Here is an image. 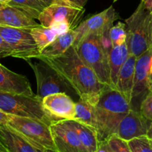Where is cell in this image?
I'll list each match as a JSON object with an SVG mask.
<instances>
[{"mask_svg":"<svg viewBox=\"0 0 152 152\" xmlns=\"http://www.w3.org/2000/svg\"><path fill=\"white\" fill-rule=\"evenodd\" d=\"M49 64L75 91L80 99L95 105L106 86L101 84L95 73L82 61L74 46L62 55L53 58L37 56Z\"/></svg>","mask_w":152,"mask_h":152,"instance_id":"cell-1","label":"cell"},{"mask_svg":"<svg viewBox=\"0 0 152 152\" xmlns=\"http://www.w3.org/2000/svg\"><path fill=\"white\" fill-rule=\"evenodd\" d=\"M95 107L99 142L116 134L121 120L132 108L125 96L110 86H105Z\"/></svg>","mask_w":152,"mask_h":152,"instance_id":"cell-2","label":"cell"},{"mask_svg":"<svg viewBox=\"0 0 152 152\" xmlns=\"http://www.w3.org/2000/svg\"><path fill=\"white\" fill-rule=\"evenodd\" d=\"M74 47L82 61L95 73L100 83L112 88L109 51L103 46L100 37L86 36Z\"/></svg>","mask_w":152,"mask_h":152,"instance_id":"cell-3","label":"cell"},{"mask_svg":"<svg viewBox=\"0 0 152 152\" xmlns=\"http://www.w3.org/2000/svg\"><path fill=\"white\" fill-rule=\"evenodd\" d=\"M0 109L7 114L37 119L49 126L58 121L48 114L37 94L27 96L0 91Z\"/></svg>","mask_w":152,"mask_h":152,"instance_id":"cell-4","label":"cell"},{"mask_svg":"<svg viewBox=\"0 0 152 152\" xmlns=\"http://www.w3.org/2000/svg\"><path fill=\"white\" fill-rule=\"evenodd\" d=\"M151 18V14L141 1L134 13L125 20L129 54L137 58L150 48L149 25Z\"/></svg>","mask_w":152,"mask_h":152,"instance_id":"cell-5","label":"cell"},{"mask_svg":"<svg viewBox=\"0 0 152 152\" xmlns=\"http://www.w3.org/2000/svg\"><path fill=\"white\" fill-rule=\"evenodd\" d=\"M85 9L72 4L53 3L45 7L38 16L40 24L55 30L58 35L74 30L81 22Z\"/></svg>","mask_w":152,"mask_h":152,"instance_id":"cell-6","label":"cell"},{"mask_svg":"<svg viewBox=\"0 0 152 152\" xmlns=\"http://www.w3.org/2000/svg\"><path fill=\"white\" fill-rule=\"evenodd\" d=\"M7 125L13 128L37 146L46 150L57 151L50 126L37 119L8 114Z\"/></svg>","mask_w":152,"mask_h":152,"instance_id":"cell-7","label":"cell"},{"mask_svg":"<svg viewBox=\"0 0 152 152\" xmlns=\"http://www.w3.org/2000/svg\"><path fill=\"white\" fill-rule=\"evenodd\" d=\"M37 80V95L43 99L49 94L69 90L70 86L53 68L42 59L33 58L27 60Z\"/></svg>","mask_w":152,"mask_h":152,"instance_id":"cell-8","label":"cell"},{"mask_svg":"<svg viewBox=\"0 0 152 152\" xmlns=\"http://www.w3.org/2000/svg\"><path fill=\"white\" fill-rule=\"evenodd\" d=\"M0 35L11 48L13 57L27 61L40 54V50L31 34V29L0 25Z\"/></svg>","mask_w":152,"mask_h":152,"instance_id":"cell-9","label":"cell"},{"mask_svg":"<svg viewBox=\"0 0 152 152\" xmlns=\"http://www.w3.org/2000/svg\"><path fill=\"white\" fill-rule=\"evenodd\" d=\"M119 19V14L113 6H110L99 13L93 15L80 22L75 28V39L73 46L77 45L83 37L96 35L100 37H107L113 22Z\"/></svg>","mask_w":152,"mask_h":152,"instance_id":"cell-10","label":"cell"},{"mask_svg":"<svg viewBox=\"0 0 152 152\" xmlns=\"http://www.w3.org/2000/svg\"><path fill=\"white\" fill-rule=\"evenodd\" d=\"M50 129L57 151L89 152L65 120L52 123Z\"/></svg>","mask_w":152,"mask_h":152,"instance_id":"cell-11","label":"cell"},{"mask_svg":"<svg viewBox=\"0 0 152 152\" xmlns=\"http://www.w3.org/2000/svg\"><path fill=\"white\" fill-rule=\"evenodd\" d=\"M42 103L48 114L56 120H75L76 103L64 92L45 96Z\"/></svg>","mask_w":152,"mask_h":152,"instance_id":"cell-12","label":"cell"},{"mask_svg":"<svg viewBox=\"0 0 152 152\" xmlns=\"http://www.w3.org/2000/svg\"><path fill=\"white\" fill-rule=\"evenodd\" d=\"M150 123L151 121L145 118L139 111L131 108L121 120L115 134L126 141L146 136Z\"/></svg>","mask_w":152,"mask_h":152,"instance_id":"cell-13","label":"cell"},{"mask_svg":"<svg viewBox=\"0 0 152 152\" xmlns=\"http://www.w3.org/2000/svg\"><path fill=\"white\" fill-rule=\"evenodd\" d=\"M152 48L137 57L135 65L134 85L131 93V102L135 99H142L149 93V74H150L151 59Z\"/></svg>","mask_w":152,"mask_h":152,"instance_id":"cell-14","label":"cell"},{"mask_svg":"<svg viewBox=\"0 0 152 152\" xmlns=\"http://www.w3.org/2000/svg\"><path fill=\"white\" fill-rule=\"evenodd\" d=\"M0 142L7 152H46L7 124H0Z\"/></svg>","mask_w":152,"mask_h":152,"instance_id":"cell-15","label":"cell"},{"mask_svg":"<svg viewBox=\"0 0 152 152\" xmlns=\"http://www.w3.org/2000/svg\"><path fill=\"white\" fill-rule=\"evenodd\" d=\"M0 91L13 94L35 95L29 81L25 76L13 72L7 68L0 72Z\"/></svg>","mask_w":152,"mask_h":152,"instance_id":"cell-16","label":"cell"},{"mask_svg":"<svg viewBox=\"0 0 152 152\" xmlns=\"http://www.w3.org/2000/svg\"><path fill=\"white\" fill-rule=\"evenodd\" d=\"M40 25L34 18L17 7L5 5L0 9V25L31 29Z\"/></svg>","mask_w":152,"mask_h":152,"instance_id":"cell-17","label":"cell"},{"mask_svg":"<svg viewBox=\"0 0 152 152\" xmlns=\"http://www.w3.org/2000/svg\"><path fill=\"white\" fill-rule=\"evenodd\" d=\"M137 58L129 54L126 61L121 68L118 76L116 89L119 91L127 99L131 102V93L134 85L135 65Z\"/></svg>","mask_w":152,"mask_h":152,"instance_id":"cell-18","label":"cell"},{"mask_svg":"<svg viewBox=\"0 0 152 152\" xmlns=\"http://www.w3.org/2000/svg\"><path fill=\"white\" fill-rule=\"evenodd\" d=\"M75 39V30H69L60 34L50 44L40 51L38 56L44 58H53L65 53L71 46L73 45Z\"/></svg>","mask_w":152,"mask_h":152,"instance_id":"cell-19","label":"cell"},{"mask_svg":"<svg viewBox=\"0 0 152 152\" xmlns=\"http://www.w3.org/2000/svg\"><path fill=\"white\" fill-rule=\"evenodd\" d=\"M67 124L75 131L85 148L89 152H95L99 140L96 130L91 126L75 120H65Z\"/></svg>","mask_w":152,"mask_h":152,"instance_id":"cell-20","label":"cell"},{"mask_svg":"<svg viewBox=\"0 0 152 152\" xmlns=\"http://www.w3.org/2000/svg\"><path fill=\"white\" fill-rule=\"evenodd\" d=\"M128 56L129 51L126 42L120 45L112 47L109 51V65L111 86L113 88L116 89L119 73Z\"/></svg>","mask_w":152,"mask_h":152,"instance_id":"cell-21","label":"cell"},{"mask_svg":"<svg viewBox=\"0 0 152 152\" xmlns=\"http://www.w3.org/2000/svg\"><path fill=\"white\" fill-rule=\"evenodd\" d=\"M75 120L91 126L96 130L97 119L95 107L86 101L80 99L76 102Z\"/></svg>","mask_w":152,"mask_h":152,"instance_id":"cell-22","label":"cell"},{"mask_svg":"<svg viewBox=\"0 0 152 152\" xmlns=\"http://www.w3.org/2000/svg\"><path fill=\"white\" fill-rule=\"evenodd\" d=\"M31 34L40 51L54 41L58 36L55 30L41 25L31 28Z\"/></svg>","mask_w":152,"mask_h":152,"instance_id":"cell-23","label":"cell"},{"mask_svg":"<svg viewBox=\"0 0 152 152\" xmlns=\"http://www.w3.org/2000/svg\"><path fill=\"white\" fill-rule=\"evenodd\" d=\"M10 3L9 5L23 10L34 19H38L39 15L45 8L43 5H41L35 0H10Z\"/></svg>","mask_w":152,"mask_h":152,"instance_id":"cell-24","label":"cell"},{"mask_svg":"<svg viewBox=\"0 0 152 152\" xmlns=\"http://www.w3.org/2000/svg\"><path fill=\"white\" fill-rule=\"evenodd\" d=\"M108 36L112 47L120 45L125 43L127 39L125 23L119 22L116 25H113L109 31Z\"/></svg>","mask_w":152,"mask_h":152,"instance_id":"cell-25","label":"cell"},{"mask_svg":"<svg viewBox=\"0 0 152 152\" xmlns=\"http://www.w3.org/2000/svg\"><path fill=\"white\" fill-rule=\"evenodd\" d=\"M128 142L132 152H152V145L146 136L134 138Z\"/></svg>","mask_w":152,"mask_h":152,"instance_id":"cell-26","label":"cell"},{"mask_svg":"<svg viewBox=\"0 0 152 152\" xmlns=\"http://www.w3.org/2000/svg\"><path fill=\"white\" fill-rule=\"evenodd\" d=\"M112 152H132L128 141L113 134L107 140Z\"/></svg>","mask_w":152,"mask_h":152,"instance_id":"cell-27","label":"cell"},{"mask_svg":"<svg viewBox=\"0 0 152 152\" xmlns=\"http://www.w3.org/2000/svg\"><path fill=\"white\" fill-rule=\"evenodd\" d=\"M139 112L149 121H152V93L149 92L142 100L139 106Z\"/></svg>","mask_w":152,"mask_h":152,"instance_id":"cell-28","label":"cell"},{"mask_svg":"<svg viewBox=\"0 0 152 152\" xmlns=\"http://www.w3.org/2000/svg\"><path fill=\"white\" fill-rule=\"evenodd\" d=\"M12 49L8 44L6 42L2 37L0 35V58H4L7 56H11Z\"/></svg>","mask_w":152,"mask_h":152,"instance_id":"cell-29","label":"cell"},{"mask_svg":"<svg viewBox=\"0 0 152 152\" xmlns=\"http://www.w3.org/2000/svg\"><path fill=\"white\" fill-rule=\"evenodd\" d=\"M95 152H112V151L109 146L108 143H107V141L104 140L100 141L99 143H98V148Z\"/></svg>","mask_w":152,"mask_h":152,"instance_id":"cell-30","label":"cell"},{"mask_svg":"<svg viewBox=\"0 0 152 152\" xmlns=\"http://www.w3.org/2000/svg\"><path fill=\"white\" fill-rule=\"evenodd\" d=\"M66 1L71 4H72V5L84 8L85 5H86L89 0H66Z\"/></svg>","mask_w":152,"mask_h":152,"instance_id":"cell-31","label":"cell"},{"mask_svg":"<svg viewBox=\"0 0 152 152\" xmlns=\"http://www.w3.org/2000/svg\"><path fill=\"white\" fill-rule=\"evenodd\" d=\"M8 121V114L0 109V124H7Z\"/></svg>","mask_w":152,"mask_h":152,"instance_id":"cell-32","label":"cell"},{"mask_svg":"<svg viewBox=\"0 0 152 152\" xmlns=\"http://www.w3.org/2000/svg\"><path fill=\"white\" fill-rule=\"evenodd\" d=\"M144 4L145 7L149 11L152 16V0H141Z\"/></svg>","mask_w":152,"mask_h":152,"instance_id":"cell-33","label":"cell"},{"mask_svg":"<svg viewBox=\"0 0 152 152\" xmlns=\"http://www.w3.org/2000/svg\"><path fill=\"white\" fill-rule=\"evenodd\" d=\"M35 1H37L38 3H40V4H41V5H43L44 7H48V6H49L50 4L55 3L53 0H35Z\"/></svg>","mask_w":152,"mask_h":152,"instance_id":"cell-34","label":"cell"},{"mask_svg":"<svg viewBox=\"0 0 152 152\" xmlns=\"http://www.w3.org/2000/svg\"><path fill=\"white\" fill-rule=\"evenodd\" d=\"M149 92H151L152 93V56H151V59L150 74H149Z\"/></svg>","mask_w":152,"mask_h":152,"instance_id":"cell-35","label":"cell"},{"mask_svg":"<svg viewBox=\"0 0 152 152\" xmlns=\"http://www.w3.org/2000/svg\"><path fill=\"white\" fill-rule=\"evenodd\" d=\"M146 137H147L151 141H152V121H151L150 126H149L148 129Z\"/></svg>","mask_w":152,"mask_h":152,"instance_id":"cell-36","label":"cell"},{"mask_svg":"<svg viewBox=\"0 0 152 152\" xmlns=\"http://www.w3.org/2000/svg\"><path fill=\"white\" fill-rule=\"evenodd\" d=\"M149 33H150V44L151 47L152 46V18L150 21V25H149Z\"/></svg>","mask_w":152,"mask_h":152,"instance_id":"cell-37","label":"cell"},{"mask_svg":"<svg viewBox=\"0 0 152 152\" xmlns=\"http://www.w3.org/2000/svg\"><path fill=\"white\" fill-rule=\"evenodd\" d=\"M55 3H58V4H71L69 3L66 0H53Z\"/></svg>","mask_w":152,"mask_h":152,"instance_id":"cell-38","label":"cell"},{"mask_svg":"<svg viewBox=\"0 0 152 152\" xmlns=\"http://www.w3.org/2000/svg\"><path fill=\"white\" fill-rule=\"evenodd\" d=\"M0 2L3 3V4H7V5H9L10 3V0H0Z\"/></svg>","mask_w":152,"mask_h":152,"instance_id":"cell-39","label":"cell"},{"mask_svg":"<svg viewBox=\"0 0 152 152\" xmlns=\"http://www.w3.org/2000/svg\"><path fill=\"white\" fill-rule=\"evenodd\" d=\"M0 152H7V151H6L5 148L3 147L2 145H1V142H0Z\"/></svg>","mask_w":152,"mask_h":152,"instance_id":"cell-40","label":"cell"},{"mask_svg":"<svg viewBox=\"0 0 152 152\" xmlns=\"http://www.w3.org/2000/svg\"><path fill=\"white\" fill-rule=\"evenodd\" d=\"M4 68H5V67H4V65H2L1 63H0V72H1V71L4 70Z\"/></svg>","mask_w":152,"mask_h":152,"instance_id":"cell-41","label":"cell"},{"mask_svg":"<svg viewBox=\"0 0 152 152\" xmlns=\"http://www.w3.org/2000/svg\"><path fill=\"white\" fill-rule=\"evenodd\" d=\"M5 5H7V4H3V3L0 2V9H1V8H2V7H4V6H5Z\"/></svg>","mask_w":152,"mask_h":152,"instance_id":"cell-42","label":"cell"},{"mask_svg":"<svg viewBox=\"0 0 152 152\" xmlns=\"http://www.w3.org/2000/svg\"><path fill=\"white\" fill-rule=\"evenodd\" d=\"M46 152H58V151H52V150H47V151H46Z\"/></svg>","mask_w":152,"mask_h":152,"instance_id":"cell-43","label":"cell"},{"mask_svg":"<svg viewBox=\"0 0 152 152\" xmlns=\"http://www.w3.org/2000/svg\"><path fill=\"white\" fill-rule=\"evenodd\" d=\"M118 1V0H113V1H114V2H115V1Z\"/></svg>","mask_w":152,"mask_h":152,"instance_id":"cell-44","label":"cell"},{"mask_svg":"<svg viewBox=\"0 0 152 152\" xmlns=\"http://www.w3.org/2000/svg\"><path fill=\"white\" fill-rule=\"evenodd\" d=\"M151 141V140H150ZM151 145H152V141H151Z\"/></svg>","mask_w":152,"mask_h":152,"instance_id":"cell-45","label":"cell"}]
</instances>
